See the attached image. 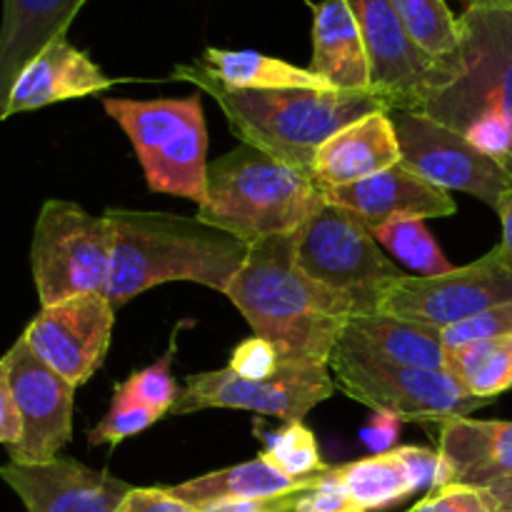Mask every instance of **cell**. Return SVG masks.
<instances>
[{"label":"cell","instance_id":"obj_1","mask_svg":"<svg viewBox=\"0 0 512 512\" xmlns=\"http://www.w3.org/2000/svg\"><path fill=\"white\" fill-rule=\"evenodd\" d=\"M113 228V263L103 295L115 310L155 285L190 280L218 293L245 265L248 240L185 215L105 210Z\"/></svg>","mask_w":512,"mask_h":512},{"label":"cell","instance_id":"obj_2","mask_svg":"<svg viewBox=\"0 0 512 512\" xmlns=\"http://www.w3.org/2000/svg\"><path fill=\"white\" fill-rule=\"evenodd\" d=\"M225 295L255 335L275 345L283 363L328 365L350 318L343 300L303 273L293 235L250 245L248 260Z\"/></svg>","mask_w":512,"mask_h":512},{"label":"cell","instance_id":"obj_3","mask_svg":"<svg viewBox=\"0 0 512 512\" xmlns=\"http://www.w3.org/2000/svg\"><path fill=\"white\" fill-rule=\"evenodd\" d=\"M175 80L203 88L243 143L313 173L315 153L355 120L390 110L375 93L343 90H228L198 65H178Z\"/></svg>","mask_w":512,"mask_h":512},{"label":"cell","instance_id":"obj_4","mask_svg":"<svg viewBox=\"0 0 512 512\" xmlns=\"http://www.w3.org/2000/svg\"><path fill=\"white\" fill-rule=\"evenodd\" d=\"M323 200V188L310 170L240 143L208 165V188L198 218L253 245L298 233Z\"/></svg>","mask_w":512,"mask_h":512},{"label":"cell","instance_id":"obj_5","mask_svg":"<svg viewBox=\"0 0 512 512\" xmlns=\"http://www.w3.org/2000/svg\"><path fill=\"white\" fill-rule=\"evenodd\" d=\"M418 113L458 133L480 115H498L512 128V0L468 5L460 15L458 50L438 63Z\"/></svg>","mask_w":512,"mask_h":512},{"label":"cell","instance_id":"obj_6","mask_svg":"<svg viewBox=\"0 0 512 512\" xmlns=\"http://www.w3.org/2000/svg\"><path fill=\"white\" fill-rule=\"evenodd\" d=\"M103 105L133 143L150 190L203 203L210 163L200 95L158 100L105 98Z\"/></svg>","mask_w":512,"mask_h":512},{"label":"cell","instance_id":"obj_7","mask_svg":"<svg viewBox=\"0 0 512 512\" xmlns=\"http://www.w3.org/2000/svg\"><path fill=\"white\" fill-rule=\"evenodd\" d=\"M293 238L303 273L343 300L350 318L378 315L385 290L408 275L383 253L375 233L358 215L328 200Z\"/></svg>","mask_w":512,"mask_h":512},{"label":"cell","instance_id":"obj_8","mask_svg":"<svg viewBox=\"0 0 512 512\" xmlns=\"http://www.w3.org/2000/svg\"><path fill=\"white\" fill-rule=\"evenodd\" d=\"M113 263V228L70 200H45L35 223L30 268L43 308L103 293Z\"/></svg>","mask_w":512,"mask_h":512},{"label":"cell","instance_id":"obj_9","mask_svg":"<svg viewBox=\"0 0 512 512\" xmlns=\"http://www.w3.org/2000/svg\"><path fill=\"white\" fill-rule=\"evenodd\" d=\"M333 383L348 398L373 410H388L410 423L468 418L490 400L473 398L445 368H415L335 345L328 363Z\"/></svg>","mask_w":512,"mask_h":512},{"label":"cell","instance_id":"obj_10","mask_svg":"<svg viewBox=\"0 0 512 512\" xmlns=\"http://www.w3.org/2000/svg\"><path fill=\"white\" fill-rule=\"evenodd\" d=\"M328 365L283 363L270 378L248 380L230 368L188 375L168 415H188L208 408L250 410L285 423H303L305 415L333 395Z\"/></svg>","mask_w":512,"mask_h":512},{"label":"cell","instance_id":"obj_11","mask_svg":"<svg viewBox=\"0 0 512 512\" xmlns=\"http://www.w3.org/2000/svg\"><path fill=\"white\" fill-rule=\"evenodd\" d=\"M505 303H512V268L495 245L475 263L443 275H403L383 293L378 313L443 330Z\"/></svg>","mask_w":512,"mask_h":512},{"label":"cell","instance_id":"obj_12","mask_svg":"<svg viewBox=\"0 0 512 512\" xmlns=\"http://www.w3.org/2000/svg\"><path fill=\"white\" fill-rule=\"evenodd\" d=\"M400 163L443 190H460L498 210L512 188V173L468 143L463 133L418 110H390Z\"/></svg>","mask_w":512,"mask_h":512},{"label":"cell","instance_id":"obj_13","mask_svg":"<svg viewBox=\"0 0 512 512\" xmlns=\"http://www.w3.org/2000/svg\"><path fill=\"white\" fill-rule=\"evenodd\" d=\"M10 390L20 415V438L10 445V463H45L58 458L73 438L75 385L45 365L23 335L3 355Z\"/></svg>","mask_w":512,"mask_h":512},{"label":"cell","instance_id":"obj_14","mask_svg":"<svg viewBox=\"0 0 512 512\" xmlns=\"http://www.w3.org/2000/svg\"><path fill=\"white\" fill-rule=\"evenodd\" d=\"M113 323L115 308L103 293L75 295L40 308L25 328L23 340L45 365L80 388L103 365Z\"/></svg>","mask_w":512,"mask_h":512},{"label":"cell","instance_id":"obj_15","mask_svg":"<svg viewBox=\"0 0 512 512\" xmlns=\"http://www.w3.org/2000/svg\"><path fill=\"white\" fill-rule=\"evenodd\" d=\"M370 63L373 93L390 110H420L438 78V63L405 33L393 0H348Z\"/></svg>","mask_w":512,"mask_h":512},{"label":"cell","instance_id":"obj_16","mask_svg":"<svg viewBox=\"0 0 512 512\" xmlns=\"http://www.w3.org/2000/svg\"><path fill=\"white\" fill-rule=\"evenodd\" d=\"M0 478L28 512H115L135 490L103 470L60 455L45 463H8L0 468Z\"/></svg>","mask_w":512,"mask_h":512},{"label":"cell","instance_id":"obj_17","mask_svg":"<svg viewBox=\"0 0 512 512\" xmlns=\"http://www.w3.org/2000/svg\"><path fill=\"white\" fill-rule=\"evenodd\" d=\"M323 198L358 215L373 233L390 220L448 218L458 210L448 190L420 178L405 163H395L358 183L323 188Z\"/></svg>","mask_w":512,"mask_h":512},{"label":"cell","instance_id":"obj_18","mask_svg":"<svg viewBox=\"0 0 512 512\" xmlns=\"http://www.w3.org/2000/svg\"><path fill=\"white\" fill-rule=\"evenodd\" d=\"M438 455V488H488L512 475V420H445L440 423Z\"/></svg>","mask_w":512,"mask_h":512},{"label":"cell","instance_id":"obj_19","mask_svg":"<svg viewBox=\"0 0 512 512\" xmlns=\"http://www.w3.org/2000/svg\"><path fill=\"white\" fill-rule=\"evenodd\" d=\"M113 85L115 78H108L85 50L75 48L63 35L45 45L18 75L10 90L5 118L63 100L105 93Z\"/></svg>","mask_w":512,"mask_h":512},{"label":"cell","instance_id":"obj_20","mask_svg":"<svg viewBox=\"0 0 512 512\" xmlns=\"http://www.w3.org/2000/svg\"><path fill=\"white\" fill-rule=\"evenodd\" d=\"M400 143L390 110H378L328 138L315 153L313 178L320 188H340L400 163Z\"/></svg>","mask_w":512,"mask_h":512},{"label":"cell","instance_id":"obj_21","mask_svg":"<svg viewBox=\"0 0 512 512\" xmlns=\"http://www.w3.org/2000/svg\"><path fill=\"white\" fill-rule=\"evenodd\" d=\"M88 0H3L0 20V120H5L10 90L25 65L68 25Z\"/></svg>","mask_w":512,"mask_h":512},{"label":"cell","instance_id":"obj_22","mask_svg":"<svg viewBox=\"0 0 512 512\" xmlns=\"http://www.w3.org/2000/svg\"><path fill=\"white\" fill-rule=\"evenodd\" d=\"M308 70L343 93H373L368 53L348 0L313 5V58Z\"/></svg>","mask_w":512,"mask_h":512},{"label":"cell","instance_id":"obj_23","mask_svg":"<svg viewBox=\"0 0 512 512\" xmlns=\"http://www.w3.org/2000/svg\"><path fill=\"white\" fill-rule=\"evenodd\" d=\"M338 348L373 355L415 368H445L443 330L393 315H353L338 338Z\"/></svg>","mask_w":512,"mask_h":512},{"label":"cell","instance_id":"obj_24","mask_svg":"<svg viewBox=\"0 0 512 512\" xmlns=\"http://www.w3.org/2000/svg\"><path fill=\"white\" fill-rule=\"evenodd\" d=\"M308 480V478H305ZM305 480H293L268 463L263 455L233 468L215 470L168 488L170 495L188 503L190 508H205L213 503H230V500H273L295 493L305 485Z\"/></svg>","mask_w":512,"mask_h":512},{"label":"cell","instance_id":"obj_25","mask_svg":"<svg viewBox=\"0 0 512 512\" xmlns=\"http://www.w3.org/2000/svg\"><path fill=\"white\" fill-rule=\"evenodd\" d=\"M195 65L228 90H335L308 68L258 50L208 48Z\"/></svg>","mask_w":512,"mask_h":512},{"label":"cell","instance_id":"obj_26","mask_svg":"<svg viewBox=\"0 0 512 512\" xmlns=\"http://www.w3.org/2000/svg\"><path fill=\"white\" fill-rule=\"evenodd\" d=\"M340 483L363 512L385 510L415 493V485L395 450L335 468Z\"/></svg>","mask_w":512,"mask_h":512},{"label":"cell","instance_id":"obj_27","mask_svg":"<svg viewBox=\"0 0 512 512\" xmlns=\"http://www.w3.org/2000/svg\"><path fill=\"white\" fill-rule=\"evenodd\" d=\"M445 370L468 390L473 398L493 403L512 388V335L480 340L448 350Z\"/></svg>","mask_w":512,"mask_h":512},{"label":"cell","instance_id":"obj_28","mask_svg":"<svg viewBox=\"0 0 512 512\" xmlns=\"http://www.w3.org/2000/svg\"><path fill=\"white\" fill-rule=\"evenodd\" d=\"M405 33L433 63L450 58L460 43V18L445 0H393Z\"/></svg>","mask_w":512,"mask_h":512},{"label":"cell","instance_id":"obj_29","mask_svg":"<svg viewBox=\"0 0 512 512\" xmlns=\"http://www.w3.org/2000/svg\"><path fill=\"white\" fill-rule=\"evenodd\" d=\"M375 238L400 263L408 265L418 275H425V278L453 270V265L448 263V258H445L443 250L438 248V243H435L433 235L428 233L420 218L390 220V223L380 225L375 230Z\"/></svg>","mask_w":512,"mask_h":512},{"label":"cell","instance_id":"obj_30","mask_svg":"<svg viewBox=\"0 0 512 512\" xmlns=\"http://www.w3.org/2000/svg\"><path fill=\"white\" fill-rule=\"evenodd\" d=\"M260 455L273 468H278L280 473L293 480H305L328 468L320 458V448L313 430L305 428L303 423H288L285 428L270 433L268 440H265V450Z\"/></svg>","mask_w":512,"mask_h":512},{"label":"cell","instance_id":"obj_31","mask_svg":"<svg viewBox=\"0 0 512 512\" xmlns=\"http://www.w3.org/2000/svg\"><path fill=\"white\" fill-rule=\"evenodd\" d=\"M160 418H165V415L140 403L123 385H115L113 403H110L108 415L100 420L98 428L90 430L88 440L90 445H118L125 438H133V435L148 430Z\"/></svg>","mask_w":512,"mask_h":512},{"label":"cell","instance_id":"obj_32","mask_svg":"<svg viewBox=\"0 0 512 512\" xmlns=\"http://www.w3.org/2000/svg\"><path fill=\"white\" fill-rule=\"evenodd\" d=\"M283 508L285 512H363L330 465L310 475L303 488L285 495Z\"/></svg>","mask_w":512,"mask_h":512},{"label":"cell","instance_id":"obj_33","mask_svg":"<svg viewBox=\"0 0 512 512\" xmlns=\"http://www.w3.org/2000/svg\"><path fill=\"white\" fill-rule=\"evenodd\" d=\"M173 353H175V340L170 343L168 353H165L158 363H153L145 370H138V373L130 375L125 383H120L130 395H133V398H138L140 403L158 410V413L163 415H168L170 410H173L175 400H178V393H180L178 385H175L173 370H170V365H173Z\"/></svg>","mask_w":512,"mask_h":512},{"label":"cell","instance_id":"obj_34","mask_svg":"<svg viewBox=\"0 0 512 512\" xmlns=\"http://www.w3.org/2000/svg\"><path fill=\"white\" fill-rule=\"evenodd\" d=\"M503 335H512V303L498 305L485 313L473 315V318L455 323L450 328H443V345L445 353L463 345L480 343V340L490 338H503Z\"/></svg>","mask_w":512,"mask_h":512},{"label":"cell","instance_id":"obj_35","mask_svg":"<svg viewBox=\"0 0 512 512\" xmlns=\"http://www.w3.org/2000/svg\"><path fill=\"white\" fill-rule=\"evenodd\" d=\"M280 365H283V360H280V353L275 350V345L255 335V338L243 340V343L233 350L228 368L233 370L235 375H240V378L260 380L278 373Z\"/></svg>","mask_w":512,"mask_h":512},{"label":"cell","instance_id":"obj_36","mask_svg":"<svg viewBox=\"0 0 512 512\" xmlns=\"http://www.w3.org/2000/svg\"><path fill=\"white\" fill-rule=\"evenodd\" d=\"M465 138L473 148H478L480 153L488 155V158L498 160L505 168H510L512 163V128L498 115H480L478 120L465 128Z\"/></svg>","mask_w":512,"mask_h":512},{"label":"cell","instance_id":"obj_37","mask_svg":"<svg viewBox=\"0 0 512 512\" xmlns=\"http://www.w3.org/2000/svg\"><path fill=\"white\" fill-rule=\"evenodd\" d=\"M408 512H493L483 490L468 485H443L435 488Z\"/></svg>","mask_w":512,"mask_h":512},{"label":"cell","instance_id":"obj_38","mask_svg":"<svg viewBox=\"0 0 512 512\" xmlns=\"http://www.w3.org/2000/svg\"><path fill=\"white\" fill-rule=\"evenodd\" d=\"M398 458L403 460L405 470H408L410 480L415 485V493L418 490H435L438 488L440 478V455L438 450L428 448H395Z\"/></svg>","mask_w":512,"mask_h":512},{"label":"cell","instance_id":"obj_39","mask_svg":"<svg viewBox=\"0 0 512 512\" xmlns=\"http://www.w3.org/2000/svg\"><path fill=\"white\" fill-rule=\"evenodd\" d=\"M115 512H198L168 493V488H135Z\"/></svg>","mask_w":512,"mask_h":512},{"label":"cell","instance_id":"obj_40","mask_svg":"<svg viewBox=\"0 0 512 512\" xmlns=\"http://www.w3.org/2000/svg\"><path fill=\"white\" fill-rule=\"evenodd\" d=\"M400 425H403V420H400L395 413H388V410H375L370 423L360 430V440H363V445L373 455L390 453V450H395V440H398L400 435Z\"/></svg>","mask_w":512,"mask_h":512},{"label":"cell","instance_id":"obj_41","mask_svg":"<svg viewBox=\"0 0 512 512\" xmlns=\"http://www.w3.org/2000/svg\"><path fill=\"white\" fill-rule=\"evenodd\" d=\"M20 415L15 408L13 390H10L8 368H5L3 358H0V445H15L20 438Z\"/></svg>","mask_w":512,"mask_h":512},{"label":"cell","instance_id":"obj_42","mask_svg":"<svg viewBox=\"0 0 512 512\" xmlns=\"http://www.w3.org/2000/svg\"><path fill=\"white\" fill-rule=\"evenodd\" d=\"M285 498V495H283ZM283 498L273 500H230V503H213L198 508V512H285Z\"/></svg>","mask_w":512,"mask_h":512},{"label":"cell","instance_id":"obj_43","mask_svg":"<svg viewBox=\"0 0 512 512\" xmlns=\"http://www.w3.org/2000/svg\"><path fill=\"white\" fill-rule=\"evenodd\" d=\"M483 495L493 512H512V475L483 488Z\"/></svg>","mask_w":512,"mask_h":512},{"label":"cell","instance_id":"obj_44","mask_svg":"<svg viewBox=\"0 0 512 512\" xmlns=\"http://www.w3.org/2000/svg\"><path fill=\"white\" fill-rule=\"evenodd\" d=\"M495 213L500 215V223H503V240H500L498 245L512 268V188L505 193L503 203H500V208L495 210Z\"/></svg>","mask_w":512,"mask_h":512}]
</instances>
